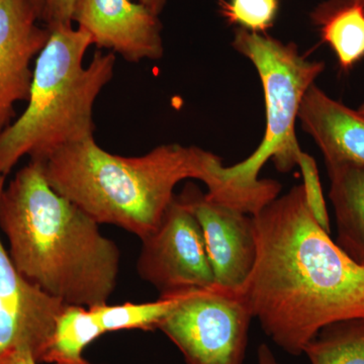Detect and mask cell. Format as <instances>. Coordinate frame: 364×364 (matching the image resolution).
Wrapping results in <instances>:
<instances>
[{"label": "cell", "instance_id": "1", "mask_svg": "<svg viewBox=\"0 0 364 364\" xmlns=\"http://www.w3.org/2000/svg\"><path fill=\"white\" fill-rule=\"evenodd\" d=\"M252 217L257 254L241 291L275 344L301 355L326 326L364 318V269L316 221L303 184Z\"/></svg>", "mask_w": 364, "mask_h": 364}, {"label": "cell", "instance_id": "2", "mask_svg": "<svg viewBox=\"0 0 364 364\" xmlns=\"http://www.w3.org/2000/svg\"><path fill=\"white\" fill-rule=\"evenodd\" d=\"M0 230L21 277L66 306L109 303L121 253L100 224L50 186L30 160L4 186Z\"/></svg>", "mask_w": 364, "mask_h": 364}, {"label": "cell", "instance_id": "3", "mask_svg": "<svg viewBox=\"0 0 364 364\" xmlns=\"http://www.w3.org/2000/svg\"><path fill=\"white\" fill-rule=\"evenodd\" d=\"M39 161L47 181L98 224L114 225L142 239L156 229L186 179L205 184L208 198L233 207L238 200L221 158L196 146L164 144L124 157L95 138L69 144Z\"/></svg>", "mask_w": 364, "mask_h": 364}, {"label": "cell", "instance_id": "4", "mask_svg": "<svg viewBox=\"0 0 364 364\" xmlns=\"http://www.w3.org/2000/svg\"><path fill=\"white\" fill-rule=\"evenodd\" d=\"M90 36L72 26L50 30L33 65L25 111L0 132V176H7L23 158L41 160L53 151L95 138L93 109L116 68V54L97 50L85 58Z\"/></svg>", "mask_w": 364, "mask_h": 364}, {"label": "cell", "instance_id": "5", "mask_svg": "<svg viewBox=\"0 0 364 364\" xmlns=\"http://www.w3.org/2000/svg\"><path fill=\"white\" fill-rule=\"evenodd\" d=\"M232 46L252 62L264 92L267 127L257 149L243 161L230 166L244 188L267 189L275 181L259 179L265 163L272 160L282 173L298 166L303 152L296 135L299 107L310 86L325 70L322 61H311L294 43H284L267 33L235 31Z\"/></svg>", "mask_w": 364, "mask_h": 364}, {"label": "cell", "instance_id": "6", "mask_svg": "<svg viewBox=\"0 0 364 364\" xmlns=\"http://www.w3.org/2000/svg\"><path fill=\"white\" fill-rule=\"evenodd\" d=\"M252 318L242 291L214 284L184 291L158 330L186 364H243Z\"/></svg>", "mask_w": 364, "mask_h": 364}, {"label": "cell", "instance_id": "7", "mask_svg": "<svg viewBox=\"0 0 364 364\" xmlns=\"http://www.w3.org/2000/svg\"><path fill=\"white\" fill-rule=\"evenodd\" d=\"M141 241L136 272L160 296L214 286L202 228L178 196L165 210L156 229Z\"/></svg>", "mask_w": 364, "mask_h": 364}, {"label": "cell", "instance_id": "8", "mask_svg": "<svg viewBox=\"0 0 364 364\" xmlns=\"http://www.w3.org/2000/svg\"><path fill=\"white\" fill-rule=\"evenodd\" d=\"M178 196L202 228L215 284L241 291L257 254L252 215L210 200L195 186H186Z\"/></svg>", "mask_w": 364, "mask_h": 364}, {"label": "cell", "instance_id": "9", "mask_svg": "<svg viewBox=\"0 0 364 364\" xmlns=\"http://www.w3.org/2000/svg\"><path fill=\"white\" fill-rule=\"evenodd\" d=\"M73 23L98 50H109L131 63L159 60L164 54L159 16L135 0H76Z\"/></svg>", "mask_w": 364, "mask_h": 364}, {"label": "cell", "instance_id": "10", "mask_svg": "<svg viewBox=\"0 0 364 364\" xmlns=\"http://www.w3.org/2000/svg\"><path fill=\"white\" fill-rule=\"evenodd\" d=\"M6 184L0 176V198ZM65 306L21 277L0 238V355L26 347L42 363Z\"/></svg>", "mask_w": 364, "mask_h": 364}, {"label": "cell", "instance_id": "11", "mask_svg": "<svg viewBox=\"0 0 364 364\" xmlns=\"http://www.w3.org/2000/svg\"><path fill=\"white\" fill-rule=\"evenodd\" d=\"M36 0H0V132L13 123L16 105L28 102L33 62L50 37Z\"/></svg>", "mask_w": 364, "mask_h": 364}, {"label": "cell", "instance_id": "12", "mask_svg": "<svg viewBox=\"0 0 364 364\" xmlns=\"http://www.w3.org/2000/svg\"><path fill=\"white\" fill-rule=\"evenodd\" d=\"M301 128L322 152L327 168L364 166V116L310 86L299 107Z\"/></svg>", "mask_w": 364, "mask_h": 364}, {"label": "cell", "instance_id": "13", "mask_svg": "<svg viewBox=\"0 0 364 364\" xmlns=\"http://www.w3.org/2000/svg\"><path fill=\"white\" fill-rule=\"evenodd\" d=\"M327 169L337 245L364 269V166L343 164Z\"/></svg>", "mask_w": 364, "mask_h": 364}, {"label": "cell", "instance_id": "14", "mask_svg": "<svg viewBox=\"0 0 364 364\" xmlns=\"http://www.w3.org/2000/svg\"><path fill=\"white\" fill-rule=\"evenodd\" d=\"M313 18L342 70L364 58V0H331L318 6Z\"/></svg>", "mask_w": 364, "mask_h": 364}, {"label": "cell", "instance_id": "15", "mask_svg": "<svg viewBox=\"0 0 364 364\" xmlns=\"http://www.w3.org/2000/svg\"><path fill=\"white\" fill-rule=\"evenodd\" d=\"M311 364H364V318L327 325L304 349Z\"/></svg>", "mask_w": 364, "mask_h": 364}, {"label": "cell", "instance_id": "16", "mask_svg": "<svg viewBox=\"0 0 364 364\" xmlns=\"http://www.w3.org/2000/svg\"><path fill=\"white\" fill-rule=\"evenodd\" d=\"M102 336L86 306H65L55 324L42 363H62L82 358L83 350Z\"/></svg>", "mask_w": 364, "mask_h": 364}, {"label": "cell", "instance_id": "17", "mask_svg": "<svg viewBox=\"0 0 364 364\" xmlns=\"http://www.w3.org/2000/svg\"><path fill=\"white\" fill-rule=\"evenodd\" d=\"M181 294L160 296L151 303L90 306L91 318L102 335L122 330H157L163 318L168 315L181 299Z\"/></svg>", "mask_w": 364, "mask_h": 364}, {"label": "cell", "instance_id": "18", "mask_svg": "<svg viewBox=\"0 0 364 364\" xmlns=\"http://www.w3.org/2000/svg\"><path fill=\"white\" fill-rule=\"evenodd\" d=\"M220 14L231 25L256 33L272 28L279 9V0H219Z\"/></svg>", "mask_w": 364, "mask_h": 364}, {"label": "cell", "instance_id": "19", "mask_svg": "<svg viewBox=\"0 0 364 364\" xmlns=\"http://www.w3.org/2000/svg\"><path fill=\"white\" fill-rule=\"evenodd\" d=\"M298 166L301 168L306 200L311 213L318 224L330 234V218L321 186L317 163L311 155L303 151L299 155Z\"/></svg>", "mask_w": 364, "mask_h": 364}, {"label": "cell", "instance_id": "20", "mask_svg": "<svg viewBox=\"0 0 364 364\" xmlns=\"http://www.w3.org/2000/svg\"><path fill=\"white\" fill-rule=\"evenodd\" d=\"M76 0H44L42 23L49 30L59 26H72V13Z\"/></svg>", "mask_w": 364, "mask_h": 364}, {"label": "cell", "instance_id": "21", "mask_svg": "<svg viewBox=\"0 0 364 364\" xmlns=\"http://www.w3.org/2000/svg\"><path fill=\"white\" fill-rule=\"evenodd\" d=\"M33 352L26 347H18L0 355V364H39Z\"/></svg>", "mask_w": 364, "mask_h": 364}, {"label": "cell", "instance_id": "22", "mask_svg": "<svg viewBox=\"0 0 364 364\" xmlns=\"http://www.w3.org/2000/svg\"><path fill=\"white\" fill-rule=\"evenodd\" d=\"M257 364H282L267 344H261L257 350Z\"/></svg>", "mask_w": 364, "mask_h": 364}, {"label": "cell", "instance_id": "23", "mask_svg": "<svg viewBox=\"0 0 364 364\" xmlns=\"http://www.w3.org/2000/svg\"><path fill=\"white\" fill-rule=\"evenodd\" d=\"M142 6L147 7L153 14L160 16L166 6L167 0H135Z\"/></svg>", "mask_w": 364, "mask_h": 364}, {"label": "cell", "instance_id": "24", "mask_svg": "<svg viewBox=\"0 0 364 364\" xmlns=\"http://www.w3.org/2000/svg\"><path fill=\"white\" fill-rule=\"evenodd\" d=\"M57 364H95L91 363L90 361L86 360L85 358H80L77 359V360H73V361H68V363H57Z\"/></svg>", "mask_w": 364, "mask_h": 364}, {"label": "cell", "instance_id": "25", "mask_svg": "<svg viewBox=\"0 0 364 364\" xmlns=\"http://www.w3.org/2000/svg\"><path fill=\"white\" fill-rule=\"evenodd\" d=\"M36 2H37L38 6H40L41 11L43 13V6H44V0H36Z\"/></svg>", "mask_w": 364, "mask_h": 364}, {"label": "cell", "instance_id": "26", "mask_svg": "<svg viewBox=\"0 0 364 364\" xmlns=\"http://www.w3.org/2000/svg\"><path fill=\"white\" fill-rule=\"evenodd\" d=\"M358 112H360L363 116H364V104L361 105L360 107H359Z\"/></svg>", "mask_w": 364, "mask_h": 364}]
</instances>
